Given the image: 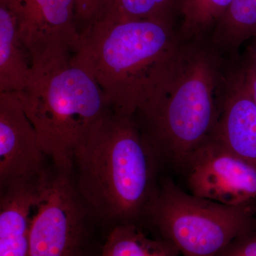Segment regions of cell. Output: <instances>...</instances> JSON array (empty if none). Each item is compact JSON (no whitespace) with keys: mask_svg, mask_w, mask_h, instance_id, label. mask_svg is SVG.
<instances>
[{"mask_svg":"<svg viewBox=\"0 0 256 256\" xmlns=\"http://www.w3.org/2000/svg\"><path fill=\"white\" fill-rule=\"evenodd\" d=\"M192 194L227 206L256 201V170L213 136L184 166Z\"/></svg>","mask_w":256,"mask_h":256,"instance_id":"ba28073f","label":"cell"},{"mask_svg":"<svg viewBox=\"0 0 256 256\" xmlns=\"http://www.w3.org/2000/svg\"><path fill=\"white\" fill-rule=\"evenodd\" d=\"M182 41L175 25L108 14L80 34L72 55L92 74L114 112L133 116Z\"/></svg>","mask_w":256,"mask_h":256,"instance_id":"3957f363","label":"cell"},{"mask_svg":"<svg viewBox=\"0 0 256 256\" xmlns=\"http://www.w3.org/2000/svg\"><path fill=\"white\" fill-rule=\"evenodd\" d=\"M256 36V0H234L210 36L214 46L229 60H236L244 44Z\"/></svg>","mask_w":256,"mask_h":256,"instance_id":"7c38bea8","label":"cell"},{"mask_svg":"<svg viewBox=\"0 0 256 256\" xmlns=\"http://www.w3.org/2000/svg\"><path fill=\"white\" fill-rule=\"evenodd\" d=\"M181 0H112L107 14L131 20H148L178 28Z\"/></svg>","mask_w":256,"mask_h":256,"instance_id":"9a60e30c","label":"cell"},{"mask_svg":"<svg viewBox=\"0 0 256 256\" xmlns=\"http://www.w3.org/2000/svg\"><path fill=\"white\" fill-rule=\"evenodd\" d=\"M240 60L248 87L256 104V68L244 56L240 57Z\"/></svg>","mask_w":256,"mask_h":256,"instance_id":"ac0fdd59","label":"cell"},{"mask_svg":"<svg viewBox=\"0 0 256 256\" xmlns=\"http://www.w3.org/2000/svg\"><path fill=\"white\" fill-rule=\"evenodd\" d=\"M32 62L18 34L16 18L0 3V92H20L32 76Z\"/></svg>","mask_w":256,"mask_h":256,"instance_id":"8fae6325","label":"cell"},{"mask_svg":"<svg viewBox=\"0 0 256 256\" xmlns=\"http://www.w3.org/2000/svg\"><path fill=\"white\" fill-rule=\"evenodd\" d=\"M32 68L28 86L16 94L47 158L56 169L70 174L76 148L114 110L73 55Z\"/></svg>","mask_w":256,"mask_h":256,"instance_id":"277c9868","label":"cell"},{"mask_svg":"<svg viewBox=\"0 0 256 256\" xmlns=\"http://www.w3.org/2000/svg\"><path fill=\"white\" fill-rule=\"evenodd\" d=\"M16 18L32 66L70 54L79 37L75 0H0Z\"/></svg>","mask_w":256,"mask_h":256,"instance_id":"52a82bcc","label":"cell"},{"mask_svg":"<svg viewBox=\"0 0 256 256\" xmlns=\"http://www.w3.org/2000/svg\"><path fill=\"white\" fill-rule=\"evenodd\" d=\"M226 64L210 38L182 41L144 94L133 117L162 164L182 170L212 137Z\"/></svg>","mask_w":256,"mask_h":256,"instance_id":"6da1fadb","label":"cell"},{"mask_svg":"<svg viewBox=\"0 0 256 256\" xmlns=\"http://www.w3.org/2000/svg\"><path fill=\"white\" fill-rule=\"evenodd\" d=\"M161 164L134 117L112 110L76 148L70 176L92 220L140 226Z\"/></svg>","mask_w":256,"mask_h":256,"instance_id":"7a4b0ae2","label":"cell"},{"mask_svg":"<svg viewBox=\"0 0 256 256\" xmlns=\"http://www.w3.org/2000/svg\"><path fill=\"white\" fill-rule=\"evenodd\" d=\"M144 220L183 256H216L234 239L256 230V201L227 206L186 193L165 178Z\"/></svg>","mask_w":256,"mask_h":256,"instance_id":"5b68a950","label":"cell"},{"mask_svg":"<svg viewBox=\"0 0 256 256\" xmlns=\"http://www.w3.org/2000/svg\"><path fill=\"white\" fill-rule=\"evenodd\" d=\"M47 156L16 92H0L1 190L46 176Z\"/></svg>","mask_w":256,"mask_h":256,"instance_id":"9c48e42d","label":"cell"},{"mask_svg":"<svg viewBox=\"0 0 256 256\" xmlns=\"http://www.w3.org/2000/svg\"><path fill=\"white\" fill-rule=\"evenodd\" d=\"M43 178L1 190L0 256H30V214L40 202Z\"/></svg>","mask_w":256,"mask_h":256,"instance_id":"30bf717a","label":"cell"},{"mask_svg":"<svg viewBox=\"0 0 256 256\" xmlns=\"http://www.w3.org/2000/svg\"><path fill=\"white\" fill-rule=\"evenodd\" d=\"M30 227V256H97L90 220L70 174L54 168L42 180Z\"/></svg>","mask_w":256,"mask_h":256,"instance_id":"8992f818","label":"cell"},{"mask_svg":"<svg viewBox=\"0 0 256 256\" xmlns=\"http://www.w3.org/2000/svg\"><path fill=\"white\" fill-rule=\"evenodd\" d=\"M112 0H75L79 34L105 18Z\"/></svg>","mask_w":256,"mask_h":256,"instance_id":"2e32d148","label":"cell"},{"mask_svg":"<svg viewBox=\"0 0 256 256\" xmlns=\"http://www.w3.org/2000/svg\"><path fill=\"white\" fill-rule=\"evenodd\" d=\"M242 56L250 60L256 68V36L248 42V44Z\"/></svg>","mask_w":256,"mask_h":256,"instance_id":"d6986e66","label":"cell"},{"mask_svg":"<svg viewBox=\"0 0 256 256\" xmlns=\"http://www.w3.org/2000/svg\"><path fill=\"white\" fill-rule=\"evenodd\" d=\"M234 0H181L178 33L183 41L208 38Z\"/></svg>","mask_w":256,"mask_h":256,"instance_id":"5bb4252c","label":"cell"},{"mask_svg":"<svg viewBox=\"0 0 256 256\" xmlns=\"http://www.w3.org/2000/svg\"><path fill=\"white\" fill-rule=\"evenodd\" d=\"M216 256H256V230L234 239Z\"/></svg>","mask_w":256,"mask_h":256,"instance_id":"e0dca14e","label":"cell"},{"mask_svg":"<svg viewBox=\"0 0 256 256\" xmlns=\"http://www.w3.org/2000/svg\"><path fill=\"white\" fill-rule=\"evenodd\" d=\"M172 242L161 237L148 236L138 224L114 226L108 232L97 256H180Z\"/></svg>","mask_w":256,"mask_h":256,"instance_id":"4fadbf2b","label":"cell"}]
</instances>
